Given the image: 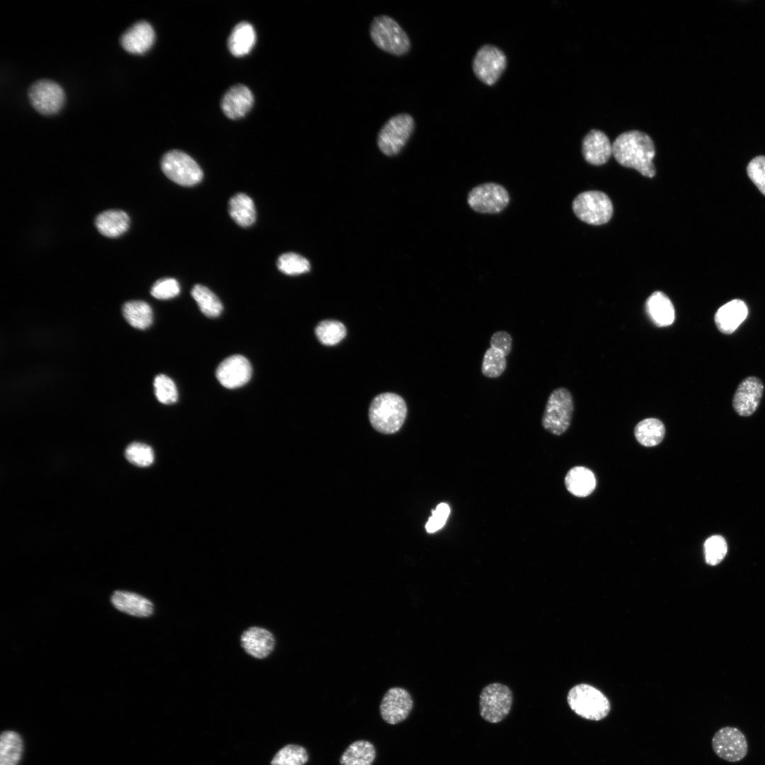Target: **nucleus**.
Returning a JSON list of instances; mask_svg holds the SVG:
<instances>
[{
    "label": "nucleus",
    "mask_w": 765,
    "mask_h": 765,
    "mask_svg": "<svg viewBox=\"0 0 765 765\" xmlns=\"http://www.w3.org/2000/svg\"><path fill=\"white\" fill-rule=\"evenodd\" d=\"M613 155L622 166L633 168L642 176L652 178L656 170L652 159L655 147L646 133L630 130L618 135L612 144Z\"/></svg>",
    "instance_id": "f257e3e1"
},
{
    "label": "nucleus",
    "mask_w": 765,
    "mask_h": 765,
    "mask_svg": "<svg viewBox=\"0 0 765 765\" xmlns=\"http://www.w3.org/2000/svg\"><path fill=\"white\" fill-rule=\"evenodd\" d=\"M407 412L404 400L398 395L386 392L376 396L370 405L368 415L372 426L378 432H397L404 424Z\"/></svg>",
    "instance_id": "f03ea898"
},
{
    "label": "nucleus",
    "mask_w": 765,
    "mask_h": 765,
    "mask_svg": "<svg viewBox=\"0 0 765 765\" xmlns=\"http://www.w3.org/2000/svg\"><path fill=\"white\" fill-rule=\"evenodd\" d=\"M370 35L378 47L391 55L402 56L410 49L407 34L388 16L382 15L373 18L370 26Z\"/></svg>",
    "instance_id": "7ed1b4c3"
},
{
    "label": "nucleus",
    "mask_w": 765,
    "mask_h": 765,
    "mask_svg": "<svg viewBox=\"0 0 765 765\" xmlns=\"http://www.w3.org/2000/svg\"><path fill=\"white\" fill-rule=\"evenodd\" d=\"M567 702L574 713L588 720H601L610 711L608 698L600 691L588 684H582L572 687L568 693Z\"/></svg>",
    "instance_id": "20e7f679"
},
{
    "label": "nucleus",
    "mask_w": 765,
    "mask_h": 765,
    "mask_svg": "<svg viewBox=\"0 0 765 765\" xmlns=\"http://www.w3.org/2000/svg\"><path fill=\"white\" fill-rule=\"evenodd\" d=\"M573 409V400L570 391L565 387L554 390L548 397L543 412V428L552 434H562L570 426Z\"/></svg>",
    "instance_id": "39448f33"
},
{
    "label": "nucleus",
    "mask_w": 765,
    "mask_h": 765,
    "mask_svg": "<svg viewBox=\"0 0 765 765\" xmlns=\"http://www.w3.org/2000/svg\"><path fill=\"white\" fill-rule=\"evenodd\" d=\"M414 124L413 118L407 113H400L390 118L378 135L379 149L389 157L400 153L412 135Z\"/></svg>",
    "instance_id": "423d86ee"
},
{
    "label": "nucleus",
    "mask_w": 765,
    "mask_h": 765,
    "mask_svg": "<svg viewBox=\"0 0 765 765\" xmlns=\"http://www.w3.org/2000/svg\"><path fill=\"white\" fill-rule=\"evenodd\" d=\"M576 216L590 225L606 223L613 214V205L608 196L597 191H585L579 194L572 203Z\"/></svg>",
    "instance_id": "0eeeda50"
},
{
    "label": "nucleus",
    "mask_w": 765,
    "mask_h": 765,
    "mask_svg": "<svg viewBox=\"0 0 765 765\" xmlns=\"http://www.w3.org/2000/svg\"><path fill=\"white\" fill-rule=\"evenodd\" d=\"M161 168L169 179L184 186L197 184L203 176V171L197 162L180 150L174 149L166 152L162 158Z\"/></svg>",
    "instance_id": "6e6552de"
},
{
    "label": "nucleus",
    "mask_w": 765,
    "mask_h": 765,
    "mask_svg": "<svg viewBox=\"0 0 765 765\" xmlns=\"http://www.w3.org/2000/svg\"><path fill=\"white\" fill-rule=\"evenodd\" d=\"M512 701L513 695L508 686L500 683L490 684L480 696V715L489 722H499L510 712Z\"/></svg>",
    "instance_id": "1a4fd4ad"
},
{
    "label": "nucleus",
    "mask_w": 765,
    "mask_h": 765,
    "mask_svg": "<svg viewBox=\"0 0 765 765\" xmlns=\"http://www.w3.org/2000/svg\"><path fill=\"white\" fill-rule=\"evenodd\" d=\"M711 744L715 754L729 762L742 760L748 752L747 738L735 727L725 726L718 730L712 738Z\"/></svg>",
    "instance_id": "9d476101"
},
{
    "label": "nucleus",
    "mask_w": 765,
    "mask_h": 765,
    "mask_svg": "<svg viewBox=\"0 0 765 765\" xmlns=\"http://www.w3.org/2000/svg\"><path fill=\"white\" fill-rule=\"evenodd\" d=\"M509 203V196L502 186L486 183L472 188L468 196L470 207L477 212L498 213Z\"/></svg>",
    "instance_id": "9b49d317"
},
{
    "label": "nucleus",
    "mask_w": 765,
    "mask_h": 765,
    "mask_svg": "<svg viewBox=\"0 0 765 765\" xmlns=\"http://www.w3.org/2000/svg\"><path fill=\"white\" fill-rule=\"evenodd\" d=\"M28 94L33 107L43 115L57 113L64 101L62 88L49 79H41L33 83L30 86Z\"/></svg>",
    "instance_id": "f8f14e48"
},
{
    "label": "nucleus",
    "mask_w": 765,
    "mask_h": 765,
    "mask_svg": "<svg viewBox=\"0 0 765 765\" xmlns=\"http://www.w3.org/2000/svg\"><path fill=\"white\" fill-rule=\"evenodd\" d=\"M506 58L495 46L484 45L476 53L472 67L477 77L487 85L494 84L504 71Z\"/></svg>",
    "instance_id": "ddd939ff"
},
{
    "label": "nucleus",
    "mask_w": 765,
    "mask_h": 765,
    "mask_svg": "<svg viewBox=\"0 0 765 765\" xmlns=\"http://www.w3.org/2000/svg\"><path fill=\"white\" fill-rule=\"evenodd\" d=\"M413 708L410 693L403 688L392 687L384 695L380 712L385 722L390 725L398 724L409 716Z\"/></svg>",
    "instance_id": "4468645a"
},
{
    "label": "nucleus",
    "mask_w": 765,
    "mask_h": 765,
    "mask_svg": "<svg viewBox=\"0 0 765 765\" xmlns=\"http://www.w3.org/2000/svg\"><path fill=\"white\" fill-rule=\"evenodd\" d=\"M764 393V384L755 376L744 378L738 385L732 398L735 412L742 416L754 414L758 408Z\"/></svg>",
    "instance_id": "2eb2a0df"
},
{
    "label": "nucleus",
    "mask_w": 765,
    "mask_h": 765,
    "mask_svg": "<svg viewBox=\"0 0 765 765\" xmlns=\"http://www.w3.org/2000/svg\"><path fill=\"white\" fill-rule=\"evenodd\" d=\"M251 366L243 356L233 355L220 363L216 370L220 383L226 388L234 389L245 385L251 378Z\"/></svg>",
    "instance_id": "dca6fc26"
},
{
    "label": "nucleus",
    "mask_w": 765,
    "mask_h": 765,
    "mask_svg": "<svg viewBox=\"0 0 765 765\" xmlns=\"http://www.w3.org/2000/svg\"><path fill=\"white\" fill-rule=\"evenodd\" d=\"M155 33L152 26L147 21H141L134 23L121 35L120 42L127 52L132 54H142L152 46Z\"/></svg>",
    "instance_id": "f3484780"
},
{
    "label": "nucleus",
    "mask_w": 765,
    "mask_h": 765,
    "mask_svg": "<svg viewBox=\"0 0 765 765\" xmlns=\"http://www.w3.org/2000/svg\"><path fill=\"white\" fill-rule=\"evenodd\" d=\"M582 154L588 163L601 165L613 154L612 144L604 132L591 130L583 139Z\"/></svg>",
    "instance_id": "a211bd4d"
},
{
    "label": "nucleus",
    "mask_w": 765,
    "mask_h": 765,
    "mask_svg": "<svg viewBox=\"0 0 765 765\" xmlns=\"http://www.w3.org/2000/svg\"><path fill=\"white\" fill-rule=\"evenodd\" d=\"M254 103L251 90L243 84L231 87L224 95L221 108L227 117L237 119L245 115Z\"/></svg>",
    "instance_id": "6ab92c4d"
},
{
    "label": "nucleus",
    "mask_w": 765,
    "mask_h": 765,
    "mask_svg": "<svg viewBox=\"0 0 765 765\" xmlns=\"http://www.w3.org/2000/svg\"><path fill=\"white\" fill-rule=\"evenodd\" d=\"M748 310L744 301L732 300L716 312L714 320L719 332L725 334H732L746 319Z\"/></svg>",
    "instance_id": "aec40b11"
},
{
    "label": "nucleus",
    "mask_w": 765,
    "mask_h": 765,
    "mask_svg": "<svg viewBox=\"0 0 765 765\" xmlns=\"http://www.w3.org/2000/svg\"><path fill=\"white\" fill-rule=\"evenodd\" d=\"M241 644L244 650L251 656L263 659L268 656L273 650L275 639L271 632L266 629L251 627L245 630L241 636Z\"/></svg>",
    "instance_id": "412c9836"
},
{
    "label": "nucleus",
    "mask_w": 765,
    "mask_h": 765,
    "mask_svg": "<svg viewBox=\"0 0 765 765\" xmlns=\"http://www.w3.org/2000/svg\"><path fill=\"white\" fill-rule=\"evenodd\" d=\"M645 309L647 315L657 327H668L675 320L674 305L663 292L655 291L652 293L646 300Z\"/></svg>",
    "instance_id": "4be33fe9"
},
{
    "label": "nucleus",
    "mask_w": 765,
    "mask_h": 765,
    "mask_svg": "<svg viewBox=\"0 0 765 765\" xmlns=\"http://www.w3.org/2000/svg\"><path fill=\"white\" fill-rule=\"evenodd\" d=\"M110 600L115 608L131 616L147 617L153 613V604L147 598L135 593L115 591Z\"/></svg>",
    "instance_id": "5701e85b"
},
{
    "label": "nucleus",
    "mask_w": 765,
    "mask_h": 765,
    "mask_svg": "<svg viewBox=\"0 0 765 765\" xmlns=\"http://www.w3.org/2000/svg\"><path fill=\"white\" fill-rule=\"evenodd\" d=\"M130 219L126 212L120 210H106L99 214L96 219V226L98 232L108 237H116L129 227Z\"/></svg>",
    "instance_id": "b1692460"
},
{
    "label": "nucleus",
    "mask_w": 765,
    "mask_h": 765,
    "mask_svg": "<svg viewBox=\"0 0 765 765\" xmlns=\"http://www.w3.org/2000/svg\"><path fill=\"white\" fill-rule=\"evenodd\" d=\"M567 489L573 495L584 497L589 495L595 489L596 478L588 468L577 466L572 468L565 479Z\"/></svg>",
    "instance_id": "393cba45"
},
{
    "label": "nucleus",
    "mask_w": 765,
    "mask_h": 765,
    "mask_svg": "<svg viewBox=\"0 0 765 765\" xmlns=\"http://www.w3.org/2000/svg\"><path fill=\"white\" fill-rule=\"evenodd\" d=\"M256 42V32L251 24L240 22L232 30L228 38V48L237 57L248 54Z\"/></svg>",
    "instance_id": "a878e982"
},
{
    "label": "nucleus",
    "mask_w": 765,
    "mask_h": 765,
    "mask_svg": "<svg viewBox=\"0 0 765 765\" xmlns=\"http://www.w3.org/2000/svg\"><path fill=\"white\" fill-rule=\"evenodd\" d=\"M228 211L234 221L242 227H249L256 220L254 203L249 196L242 193L230 198Z\"/></svg>",
    "instance_id": "bb28decb"
},
{
    "label": "nucleus",
    "mask_w": 765,
    "mask_h": 765,
    "mask_svg": "<svg viewBox=\"0 0 765 765\" xmlns=\"http://www.w3.org/2000/svg\"><path fill=\"white\" fill-rule=\"evenodd\" d=\"M376 752L373 744L366 740L351 743L340 757V765H372Z\"/></svg>",
    "instance_id": "cd10ccee"
},
{
    "label": "nucleus",
    "mask_w": 765,
    "mask_h": 765,
    "mask_svg": "<svg viewBox=\"0 0 765 765\" xmlns=\"http://www.w3.org/2000/svg\"><path fill=\"white\" fill-rule=\"evenodd\" d=\"M635 436L642 446L652 447L658 445L664 438L665 427L656 418H647L640 421L635 427Z\"/></svg>",
    "instance_id": "c85d7f7f"
},
{
    "label": "nucleus",
    "mask_w": 765,
    "mask_h": 765,
    "mask_svg": "<svg viewBox=\"0 0 765 765\" xmlns=\"http://www.w3.org/2000/svg\"><path fill=\"white\" fill-rule=\"evenodd\" d=\"M123 314L132 327L140 329L148 328L153 320L151 307L147 302L140 300L125 303L123 307Z\"/></svg>",
    "instance_id": "c756f323"
},
{
    "label": "nucleus",
    "mask_w": 765,
    "mask_h": 765,
    "mask_svg": "<svg viewBox=\"0 0 765 765\" xmlns=\"http://www.w3.org/2000/svg\"><path fill=\"white\" fill-rule=\"evenodd\" d=\"M23 742L14 731H4L0 740V765H18L22 755Z\"/></svg>",
    "instance_id": "7c9ffc66"
},
{
    "label": "nucleus",
    "mask_w": 765,
    "mask_h": 765,
    "mask_svg": "<svg viewBox=\"0 0 765 765\" xmlns=\"http://www.w3.org/2000/svg\"><path fill=\"white\" fill-rule=\"evenodd\" d=\"M191 295L205 316L215 317L222 312L221 302L207 287L200 284L194 285L191 290Z\"/></svg>",
    "instance_id": "2f4dec72"
},
{
    "label": "nucleus",
    "mask_w": 765,
    "mask_h": 765,
    "mask_svg": "<svg viewBox=\"0 0 765 765\" xmlns=\"http://www.w3.org/2000/svg\"><path fill=\"white\" fill-rule=\"evenodd\" d=\"M344 325L336 320H324L315 328L318 340L324 345L333 346L339 343L346 336Z\"/></svg>",
    "instance_id": "473e14b6"
},
{
    "label": "nucleus",
    "mask_w": 765,
    "mask_h": 765,
    "mask_svg": "<svg viewBox=\"0 0 765 765\" xmlns=\"http://www.w3.org/2000/svg\"><path fill=\"white\" fill-rule=\"evenodd\" d=\"M308 759L309 755L305 747L290 744L275 754L271 765H305Z\"/></svg>",
    "instance_id": "72a5a7b5"
},
{
    "label": "nucleus",
    "mask_w": 765,
    "mask_h": 765,
    "mask_svg": "<svg viewBox=\"0 0 765 765\" xmlns=\"http://www.w3.org/2000/svg\"><path fill=\"white\" fill-rule=\"evenodd\" d=\"M504 353L500 350L490 346L484 354L481 371L483 375L489 378L499 377L506 367V359Z\"/></svg>",
    "instance_id": "f704fd0d"
},
{
    "label": "nucleus",
    "mask_w": 765,
    "mask_h": 765,
    "mask_svg": "<svg viewBox=\"0 0 765 765\" xmlns=\"http://www.w3.org/2000/svg\"><path fill=\"white\" fill-rule=\"evenodd\" d=\"M277 266L282 273L290 276L304 273L310 269V264L307 259L293 252L285 253L280 256Z\"/></svg>",
    "instance_id": "c9c22d12"
},
{
    "label": "nucleus",
    "mask_w": 765,
    "mask_h": 765,
    "mask_svg": "<svg viewBox=\"0 0 765 765\" xmlns=\"http://www.w3.org/2000/svg\"><path fill=\"white\" fill-rule=\"evenodd\" d=\"M127 460L139 467H147L154 459L152 448L144 443L135 442L130 444L125 452Z\"/></svg>",
    "instance_id": "e433bc0d"
},
{
    "label": "nucleus",
    "mask_w": 765,
    "mask_h": 765,
    "mask_svg": "<svg viewBox=\"0 0 765 765\" xmlns=\"http://www.w3.org/2000/svg\"><path fill=\"white\" fill-rule=\"evenodd\" d=\"M154 393L157 400L165 404H172L178 399V391L174 381L168 376L160 374L154 380Z\"/></svg>",
    "instance_id": "4c0bfd02"
},
{
    "label": "nucleus",
    "mask_w": 765,
    "mask_h": 765,
    "mask_svg": "<svg viewBox=\"0 0 765 765\" xmlns=\"http://www.w3.org/2000/svg\"><path fill=\"white\" fill-rule=\"evenodd\" d=\"M727 546L725 540L721 536H713L704 543L705 558L710 565L719 564L726 555Z\"/></svg>",
    "instance_id": "58836bf2"
},
{
    "label": "nucleus",
    "mask_w": 765,
    "mask_h": 765,
    "mask_svg": "<svg viewBox=\"0 0 765 765\" xmlns=\"http://www.w3.org/2000/svg\"><path fill=\"white\" fill-rule=\"evenodd\" d=\"M150 292L151 295L157 299L167 300L178 295L180 286L174 278H162L154 283Z\"/></svg>",
    "instance_id": "ea45409f"
},
{
    "label": "nucleus",
    "mask_w": 765,
    "mask_h": 765,
    "mask_svg": "<svg viewBox=\"0 0 765 765\" xmlns=\"http://www.w3.org/2000/svg\"><path fill=\"white\" fill-rule=\"evenodd\" d=\"M749 178L765 196V156H758L752 159L747 166Z\"/></svg>",
    "instance_id": "a19ab883"
},
{
    "label": "nucleus",
    "mask_w": 765,
    "mask_h": 765,
    "mask_svg": "<svg viewBox=\"0 0 765 765\" xmlns=\"http://www.w3.org/2000/svg\"><path fill=\"white\" fill-rule=\"evenodd\" d=\"M431 514L425 526L426 531L430 533L443 527L450 514V507L446 503H440Z\"/></svg>",
    "instance_id": "79ce46f5"
},
{
    "label": "nucleus",
    "mask_w": 765,
    "mask_h": 765,
    "mask_svg": "<svg viewBox=\"0 0 765 765\" xmlns=\"http://www.w3.org/2000/svg\"><path fill=\"white\" fill-rule=\"evenodd\" d=\"M490 346L496 348L507 356L512 347V339L511 335L504 331H499L494 333L490 339Z\"/></svg>",
    "instance_id": "37998d69"
}]
</instances>
